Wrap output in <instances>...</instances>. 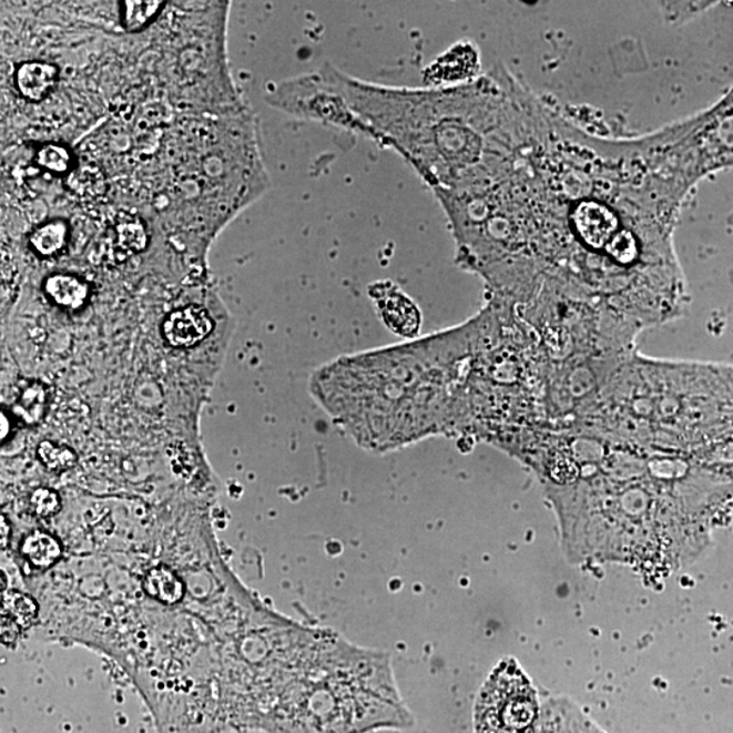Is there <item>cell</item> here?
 Here are the masks:
<instances>
[{
  "label": "cell",
  "instance_id": "cell-4",
  "mask_svg": "<svg viewBox=\"0 0 733 733\" xmlns=\"http://www.w3.org/2000/svg\"><path fill=\"white\" fill-rule=\"evenodd\" d=\"M572 427L609 444L671 454L733 476V366L635 353Z\"/></svg>",
  "mask_w": 733,
  "mask_h": 733
},
{
  "label": "cell",
  "instance_id": "cell-12",
  "mask_svg": "<svg viewBox=\"0 0 733 733\" xmlns=\"http://www.w3.org/2000/svg\"><path fill=\"white\" fill-rule=\"evenodd\" d=\"M57 67L44 62H28L18 67L16 83L18 92L29 101L44 100L58 81Z\"/></svg>",
  "mask_w": 733,
  "mask_h": 733
},
{
  "label": "cell",
  "instance_id": "cell-11",
  "mask_svg": "<svg viewBox=\"0 0 733 733\" xmlns=\"http://www.w3.org/2000/svg\"><path fill=\"white\" fill-rule=\"evenodd\" d=\"M39 605L32 597L20 591L2 593V622L0 634L4 644H13L23 630L33 625Z\"/></svg>",
  "mask_w": 733,
  "mask_h": 733
},
{
  "label": "cell",
  "instance_id": "cell-24",
  "mask_svg": "<svg viewBox=\"0 0 733 733\" xmlns=\"http://www.w3.org/2000/svg\"><path fill=\"white\" fill-rule=\"evenodd\" d=\"M0 535H2V549L8 548L10 542L11 529H10L9 520L4 518V515H2V520H0Z\"/></svg>",
  "mask_w": 733,
  "mask_h": 733
},
{
  "label": "cell",
  "instance_id": "cell-9",
  "mask_svg": "<svg viewBox=\"0 0 733 733\" xmlns=\"http://www.w3.org/2000/svg\"><path fill=\"white\" fill-rule=\"evenodd\" d=\"M214 329V320L198 306H187L173 312L163 324V337L175 348H191L207 338Z\"/></svg>",
  "mask_w": 733,
  "mask_h": 733
},
{
  "label": "cell",
  "instance_id": "cell-7",
  "mask_svg": "<svg viewBox=\"0 0 733 733\" xmlns=\"http://www.w3.org/2000/svg\"><path fill=\"white\" fill-rule=\"evenodd\" d=\"M483 75L481 53L475 42L458 41L439 54L423 72L427 88H452Z\"/></svg>",
  "mask_w": 733,
  "mask_h": 733
},
{
  "label": "cell",
  "instance_id": "cell-16",
  "mask_svg": "<svg viewBox=\"0 0 733 733\" xmlns=\"http://www.w3.org/2000/svg\"><path fill=\"white\" fill-rule=\"evenodd\" d=\"M50 394L41 381H29L13 406L14 415L28 426H35L47 414Z\"/></svg>",
  "mask_w": 733,
  "mask_h": 733
},
{
  "label": "cell",
  "instance_id": "cell-13",
  "mask_svg": "<svg viewBox=\"0 0 733 733\" xmlns=\"http://www.w3.org/2000/svg\"><path fill=\"white\" fill-rule=\"evenodd\" d=\"M44 291L54 305L78 310L89 296V286L81 278L70 275H53L47 278Z\"/></svg>",
  "mask_w": 733,
  "mask_h": 733
},
{
  "label": "cell",
  "instance_id": "cell-22",
  "mask_svg": "<svg viewBox=\"0 0 733 733\" xmlns=\"http://www.w3.org/2000/svg\"><path fill=\"white\" fill-rule=\"evenodd\" d=\"M71 180V190L78 192L79 195L86 196L100 193L102 190L101 174L94 171L93 167H83L81 171L72 174Z\"/></svg>",
  "mask_w": 733,
  "mask_h": 733
},
{
  "label": "cell",
  "instance_id": "cell-6",
  "mask_svg": "<svg viewBox=\"0 0 733 733\" xmlns=\"http://www.w3.org/2000/svg\"><path fill=\"white\" fill-rule=\"evenodd\" d=\"M542 707L536 689L515 662H502L485 682L475 706L476 733H530Z\"/></svg>",
  "mask_w": 733,
  "mask_h": 733
},
{
  "label": "cell",
  "instance_id": "cell-23",
  "mask_svg": "<svg viewBox=\"0 0 733 733\" xmlns=\"http://www.w3.org/2000/svg\"><path fill=\"white\" fill-rule=\"evenodd\" d=\"M119 244L125 252H141L144 250L145 234L141 224L129 222L119 227Z\"/></svg>",
  "mask_w": 733,
  "mask_h": 733
},
{
  "label": "cell",
  "instance_id": "cell-2",
  "mask_svg": "<svg viewBox=\"0 0 733 733\" xmlns=\"http://www.w3.org/2000/svg\"><path fill=\"white\" fill-rule=\"evenodd\" d=\"M547 493L574 549L615 559L680 557L705 547L733 480L695 460L597 439Z\"/></svg>",
  "mask_w": 733,
  "mask_h": 733
},
{
  "label": "cell",
  "instance_id": "cell-19",
  "mask_svg": "<svg viewBox=\"0 0 733 733\" xmlns=\"http://www.w3.org/2000/svg\"><path fill=\"white\" fill-rule=\"evenodd\" d=\"M38 457L41 464L53 472L71 470L78 462L77 454L72 448L54 444L52 440L41 441L38 448Z\"/></svg>",
  "mask_w": 733,
  "mask_h": 733
},
{
  "label": "cell",
  "instance_id": "cell-3",
  "mask_svg": "<svg viewBox=\"0 0 733 733\" xmlns=\"http://www.w3.org/2000/svg\"><path fill=\"white\" fill-rule=\"evenodd\" d=\"M478 335L477 315L454 328L315 369V403L363 450L386 454L456 436L457 404Z\"/></svg>",
  "mask_w": 733,
  "mask_h": 733
},
{
  "label": "cell",
  "instance_id": "cell-8",
  "mask_svg": "<svg viewBox=\"0 0 733 733\" xmlns=\"http://www.w3.org/2000/svg\"><path fill=\"white\" fill-rule=\"evenodd\" d=\"M381 319L394 332L405 336H416L421 326V313L416 303L390 282L375 283L369 288Z\"/></svg>",
  "mask_w": 733,
  "mask_h": 733
},
{
  "label": "cell",
  "instance_id": "cell-17",
  "mask_svg": "<svg viewBox=\"0 0 733 733\" xmlns=\"http://www.w3.org/2000/svg\"><path fill=\"white\" fill-rule=\"evenodd\" d=\"M69 236V227L64 222L54 221L41 224L30 234V246L42 257L57 256L63 251Z\"/></svg>",
  "mask_w": 733,
  "mask_h": 733
},
{
  "label": "cell",
  "instance_id": "cell-21",
  "mask_svg": "<svg viewBox=\"0 0 733 733\" xmlns=\"http://www.w3.org/2000/svg\"><path fill=\"white\" fill-rule=\"evenodd\" d=\"M30 508L34 515H38L40 518H51L54 517L60 510H62V500L57 490L50 488H38L34 489L32 495H30Z\"/></svg>",
  "mask_w": 733,
  "mask_h": 733
},
{
  "label": "cell",
  "instance_id": "cell-18",
  "mask_svg": "<svg viewBox=\"0 0 733 733\" xmlns=\"http://www.w3.org/2000/svg\"><path fill=\"white\" fill-rule=\"evenodd\" d=\"M165 3L162 2H135V0H129L121 6V21H123V27L129 30V32H138L147 23L154 20L156 14H160V11L163 9Z\"/></svg>",
  "mask_w": 733,
  "mask_h": 733
},
{
  "label": "cell",
  "instance_id": "cell-15",
  "mask_svg": "<svg viewBox=\"0 0 733 733\" xmlns=\"http://www.w3.org/2000/svg\"><path fill=\"white\" fill-rule=\"evenodd\" d=\"M21 551L34 568L48 569L62 557V544L44 531H33L23 539Z\"/></svg>",
  "mask_w": 733,
  "mask_h": 733
},
{
  "label": "cell",
  "instance_id": "cell-10",
  "mask_svg": "<svg viewBox=\"0 0 733 733\" xmlns=\"http://www.w3.org/2000/svg\"><path fill=\"white\" fill-rule=\"evenodd\" d=\"M530 733H604L579 707L567 700H554L542 707Z\"/></svg>",
  "mask_w": 733,
  "mask_h": 733
},
{
  "label": "cell",
  "instance_id": "cell-25",
  "mask_svg": "<svg viewBox=\"0 0 733 733\" xmlns=\"http://www.w3.org/2000/svg\"><path fill=\"white\" fill-rule=\"evenodd\" d=\"M0 423H2V440H4L8 438L11 429L10 419L8 416H6L4 411H2V420H0Z\"/></svg>",
  "mask_w": 733,
  "mask_h": 733
},
{
  "label": "cell",
  "instance_id": "cell-20",
  "mask_svg": "<svg viewBox=\"0 0 733 733\" xmlns=\"http://www.w3.org/2000/svg\"><path fill=\"white\" fill-rule=\"evenodd\" d=\"M39 166L52 173H65L71 165V153L60 144H45L35 156Z\"/></svg>",
  "mask_w": 733,
  "mask_h": 733
},
{
  "label": "cell",
  "instance_id": "cell-1",
  "mask_svg": "<svg viewBox=\"0 0 733 733\" xmlns=\"http://www.w3.org/2000/svg\"><path fill=\"white\" fill-rule=\"evenodd\" d=\"M705 175L682 123L604 136L537 95L489 193L539 294L589 303L642 332L686 312L674 236Z\"/></svg>",
  "mask_w": 733,
  "mask_h": 733
},
{
  "label": "cell",
  "instance_id": "cell-14",
  "mask_svg": "<svg viewBox=\"0 0 733 733\" xmlns=\"http://www.w3.org/2000/svg\"><path fill=\"white\" fill-rule=\"evenodd\" d=\"M143 587L149 597L165 604H177L185 595L183 580L166 567L150 569L145 574Z\"/></svg>",
  "mask_w": 733,
  "mask_h": 733
},
{
  "label": "cell",
  "instance_id": "cell-5",
  "mask_svg": "<svg viewBox=\"0 0 733 733\" xmlns=\"http://www.w3.org/2000/svg\"><path fill=\"white\" fill-rule=\"evenodd\" d=\"M348 112L345 131L403 157L431 191L450 190L482 161L505 113L511 71L495 65L452 88H394L323 69Z\"/></svg>",
  "mask_w": 733,
  "mask_h": 733
}]
</instances>
